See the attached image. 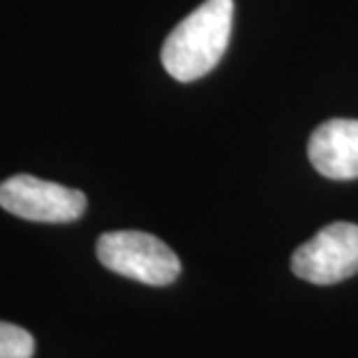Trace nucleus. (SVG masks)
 <instances>
[{
  "mask_svg": "<svg viewBox=\"0 0 358 358\" xmlns=\"http://www.w3.org/2000/svg\"><path fill=\"white\" fill-rule=\"evenodd\" d=\"M234 0H206L166 37L162 65L176 81H196L222 60L231 37Z\"/></svg>",
  "mask_w": 358,
  "mask_h": 358,
  "instance_id": "obj_1",
  "label": "nucleus"
},
{
  "mask_svg": "<svg viewBox=\"0 0 358 358\" xmlns=\"http://www.w3.org/2000/svg\"><path fill=\"white\" fill-rule=\"evenodd\" d=\"M97 259L118 275L166 287L180 275V259L173 250L146 231H109L97 238Z\"/></svg>",
  "mask_w": 358,
  "mask_h": 358,
  "instance_id": "obj_2",
  "label": "nucleus"
},
{
  "mask_svg": "<svg viewBox=\"0 0 358 358\" xmlns=\"http://www.w3.org/2000/svg\"><path fill=\"white\" fill-rule=\"evenodd\" d=\"M0 208L28 222L65 224L83 215L86 194L30 173H19L0 182Z\"/></svg>",
  "mask_w": 358,
  "mask_h": 358,
  "instance_id": "obj_3",
  "label": "nucleus"
},
{
  "mask_svg": "<svg viewBox=\"0 0 358 358\" xmlns=\"http://www.w3.org/2000/svg\"><path fill=\"white\" fill-rule=\"evenodd\" d=\"M292 271L312 285H338L358 273V224L333 222L292 257Z\"/></svg>",
  "mask_w": 358,
  "mask_h": 358,
  "instance_id": "obj_4",
  "label": "nucleus"
},
{
  "mask_svg": "<svg viewBox=\"0 0 358 358\" xmlns=\"http://www.w3.org/2000/svg\"><path fill=\"white\" fill-rule=\"evenodd\" d=\"M308 157L324 178H358V120L333 118L322 123L310 136Z\"/></svg>",
  "mask_w": 358,
  "mask_h": 358,
  "instance_id": "obj_5",
  "label": "nucleus"
},
{
  "mask_svg": "<svg viewBox=\"0 0 358 358\" xmlns=\"http://www.w3.org/2000/svg\"><path fill=\"white\" fill-rule=\"evenodd\" d=\"M35 338L17 324L0 322V358H33Z\"/></svg>",
  "mask_w": 358,
  "mask_h": 358,
  "instance_id": "obj_6",
  "label": "nucleus"
}]
</instances>
